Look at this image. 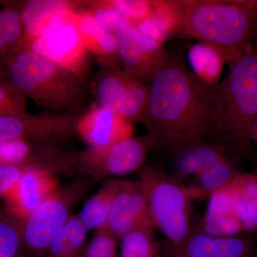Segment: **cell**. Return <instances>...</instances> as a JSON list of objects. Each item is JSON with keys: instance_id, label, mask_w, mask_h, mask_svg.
<instances>
[{"instance_id": "1", "label": "cell", "mask_w": 257, "mask_h": 257, "mask_svg": "<svg viewBox=\"0 0 257 257\" xmlns=\"http://www.w3.org/2000/svg\"><path fill=\"white\" fill-rule=\"evenodd\" d=\"M143 124L168 150L196 141L212 140L211 90L191 72L182 56L171 54L150 84Z\"/></svg>"}, {"instance_id": "2", "label": "cell", "mask_w": 257, "mask_h": 257, "mask_svg": "<svg viewBox=\"0 0 257 257\" xmlns=\"http://www.w3.org/2000/svg\"><path fill=\"white\" fill-rule=\"evenodd\" d=\"M176 37L221 51L226 64L257 40V0H179Z\"/></svg>"}, {"instance_id": "3", "label": "cell", "mask_w": 257, "mask_h": 257, "mask_svg": "<svg viewBox=\"0 0 257 257\" xmlns=\"http://www.w3.org/2000/svg\"><path fill=\"white\" fill-rule=\"evenodd\" d=\"M229 73L210 89L213 141L246 148L257 117V45L251 44L230 61Z\"/></svg>"}, {"instance_id": "4", "label": "cell", "mask_w": 257, "mask_h": 257, "mask_svg": "<svg viewBox=\"0 0 257 257\" xmlns=\"http://www.w3.org/2000/svg\"><path fill=\"white\" fill-rule=\"evenodd\" d=\"M8 78L37 105L55 112L79 115L89 102L85 80L72 71L30 51L6 57Z\"/></svg>"}, {"instance_id": "5", "label": "cell", "mask_w": 257, "mask_h": 257, "mask_svg": "<svg viewBox=\"0 0 257 257\" xmlns=\"http://www.w3.org/2000/svg\"><path fill=\"white\" fill-rule=\"evenodd\" d=\"M139 183L146 198L153 227L165 236L166 242H184L192 232L193 200L187 184L155 167L140 172Z\"/></svg>"}, {"instance_id": "6", "label": "cell", "mask_w": 257, "mask_h": 257, "mask_svg": "<svg viewBox=\"0 0 257 257\" xmlns=\"http://www.w3.org/2000/svg\"><path fill=\"white\" fill-rule=\"evenodd\" d=\"M151 134L133 137L109 147H91L67 152L53 161L52 168L85 176L100 182L112 176L133 173L143 167L150 152L156 150Z\"/></svg>"}, {"instance_id": "7", "label": "cell", "mask_w": 257, "mask_h": 257, "mask_svg": "<svg viewBox=\"0 0 257 257\" xmlns=\"http://www.w3.org/2000/svg\"><path fill=\"white\" fill-rule=\"evenodd\" d=\"M98 181L77 176L60 187L52 196L23 219V249L29 256L46 257L52 239L73 215L74 208Z\"/></svg>"}, {"instance_id": "8", "label": "cell", "mask_w": 257, "mask_h": 257, "mask_svg": "<svg viewBox=\"0 0 257 257\" xmlns=\"http://www.w3.org/2000/svg\"><path fill=\"white\" fill-rule=\"evenodd\" d=\"M80 115L45 112L32 114L0 115V144L16 140L52 144L76 134Z\"/></svg>"}, {"instance_id": "9", "label": "cell", "mask_w": 257, "mask_h": 257, "mask_svg": "<svg viewBox=\"0 0 257 257\" xmlns=\"http://www.w3.org/2000/svg\"><path fill=\"white\" fill-rule=\"evenodd\" d=\"M121 68L140 82L150 84L168 60L164 44L145 37L135 25L126 23L114 32Z\"/></svg>"}, {"instance_id": "10", "label": "cell", "mask_w": 257, "mask_h": 257, "mask_svg": "<svg viewBox=\"0 0 257 257\" xmlns=\"http://www.w3.org/2000/svg\"><path fill=\"white\" fill-rule=\"evenodd\" d=\"M22 50L42 56L85 80L90 52L84 45L74 20L46 35L25 39Z\"/></svg>"}, {"instance_id": "11", "label": "cell", "mask_w": 257, "mask_h": 257, "mask_svg": "<svg viewBox=\"0 0 257 257\" xmlns=\"http://www.w3.org/2000/svg\"><path fill=\"white\" fill-rule=\"evenodd\" d=\"M60 182L54 171L47 166L26 167L21 178L6 195L12 212L24 219L59 189Z\"/></svg>"}, {"instance_id": "12", "label": "cell", "mask_w": 257, "mask_h": 257, "mask_svg": "<svg viewBox=\"0 0 257 257\" xmlns=\"http://www.w3.org/2000/svg\"><path fill=\"white\" fill-rule=\"evenodd\" d=\"M133 121L99 104L79 116L76 134L91 147H109L133 138Z\"/></svg>"}, {"instance_id": "13", "label": "cell", "mask_w": 257, "mask_h": 257, "mask_svg": "<svg viewBox=\"0 0 257 257\" xmlns=\"http://www.w3.org/2000/svg\"><path fill=\"white\" fill-rule=\"evenodd\" d=\"M106 227L118 239L133 229L154 228L149 216L146 198L138 181L120 179Z\"/></svg>"}, {"instance_id": "14", "label": "cell", "mask_w": 257, "mask_h": 257, "mask_svg": "<svg viewBox=\"0 0 257 257\" xmlns=\"http://www.w3.org/2000/svg\"><path fill=\"white\" fill-rule=\"evenodd\" d=\"M253 246L252 240L243 234L219 237L194 229L180 244L165 243L164 251L167 257H246Z\"/></svg>"}, {"instance_id": "15", "label": "cell", "mask_w": 257, "mask_h": 257, "mask_svg": "<svg viewBox=\"0 0 257 257\" xmlns=\"http://www.w3.org/2000/svg\"><path fill=\"white\" fill-rule=\"evenodd\" d=\"M75 5L64 0H31L20 4L24 40L46 35L72 23Z\"/></svg>"}, {"instance_id": "16", "label": "cell", "mask_w": 257, "mask_h": 257, "mask_svg": "<svg viewBox=\"0 0 257 257\" xmlns=\"http://www.w3.org/2000/svg\"><path fill=\"white\" fill-rule=\"evenodd\" d=\"M119 67L102 68L98 74L94 85L98 104L133 122L143 124L145 110L120 79L117 72Z\"/></svg>"}, {"instance_id": "17", "label": "cell", "mask_w": 257, "mask_h": 257, "mask_svg": "<svg viewBox=\"0 0 257 257\" xmlns=\"http://www.w3.org/2000/svg\"><path fill=\"white\" fill-rule=\"evenodd\" d=\"M228 149L212 140H199L172 150L171 175L183 181L192 179L214 162L227 156Z\"/></svg>"}, {"instance_id": "18", "label": "cell", "mask_w": 257, "mask_h": 257, "mask_svg": "<svg viewBox=\"0 0 257 257\" xmlns=\"http://www.w3.org/2000/svg\"><path fill=\"white\" fill-rule=\"evenodd\" d=\"M74 20L84 45L102 68L121 67L115 34L101 28L84 9L75 10Z\"/></svg>"}, {"instance_id": "19", "label": "cell", "mask_w": 257, "mask_h": 257, "mask_svg": "<svg viewBox=\"0 0 257 257\" xmlns=\"http://www.w3.org/2000/svg\"><path fill=\"white\" fill-rule=\"evenodd\" d=\"M194 229L219 237L238 236L244 233L235 216L227 185L208 199L205 213L199 226Z\"/></svg>"}, {"instance_id": "20", "label": "cell", "mask_w": 257, "mask_h": 257, "mask_svg": "<svg viewBox=\"0 0 257 257\" xmlns=\"http://www.w3.org/2000/svg\"><path fill=\"white\" fill-rule=\"evenodd\" d=\"M227 187L243 232H257V174L241 172Z\"/></svg>"}, {"instance_id": "21", "label": "cell", "mask_w": 257, "mask_h": 257, "mask_svg": "<svg viewBox=\"0 0 257 257\" xmlns=\"http://www.w3.org/2000/svg\"><path fill=\"white\" fill-rule=\"evenodd\" d=\"M237 166L226 156L199 172L187 184L193 200L209 199L214 193L227 185L240 173Z\"/></svg>"}, {"instance_id": "22", "label": "cell", "mask_w": 257, "mask_h": 257, "mask_svg": "<svg viewBox=\"0 0 257 257\" xmlns=\"http://www.w3.org/2000/svg\"><path fill=\"white\" fill-rule=\"evenodd\" d=\"M134 25L145 37L160 43L176 37L179 25V0H157L151 16Z\"/></svg>"}, {"instance_id": "23", "label": "cell", "mask_w": 257, "mask_h": 257, "mask_svg": "<svg viewBox=\"0 0 257 257\" xmlns=\"http://www.w3.org/2000/svg\"><path fill=\"white\" fill-rule=\"evenodd\" d=\"M188 57L193 73L206 87L212 89L220 82L226 57L216 47L198 42L189 48Z\"/></svg>"}, {"instance_id": "24", "label": "cell", "mask_w": 257, "mask_h": 257, "mask_svg": "<svg viewBox=\"0 0 257 257\" xmlns=\"http://www.w3.org/2000/svg\"><path fill=\"white\" fill-rule=\"evenodd\" d=\"M119 180L110 178L104 181L101 188L88 199L77 214L89 231L106 227Z\"/></svg>"}, {"instance_id": "25", "label": "cell", "mask_w": 257, "mask_h": 257, "mask_svg": "<svg viewBox=\"0 0 257 257\" xmlns=\"http://www.w3.org/2000/svg\"><path fill=\"white\" fill-rule=\"evenodd\" d=\"M88 231L77 214L71 216L52 239L46 257H82Z\"/></svg>"}, {"instance_id": "26", "label": "cell", "mask_w": 257, "mask_h": 257, "mask_svg": "<svg viewBox=\"0 0 257 257\" xmlns=\"http://www.w3.org/2000/svg\"><path fill=\"white\" fill-rule=\"evenodd\" d=\"M24 37L20 4L0 2V53L7 57L22 50Z\"/></svg>"}, {"instance_id": "27", "label": "cell", "mask_w": 257, "mask_h": 257, "mask_svg": "<svg viewBox=\"0 0 257 257\" xmlns=\"http://www.w3.org/2000/svg\"><path fill=\"white\" fill-rule=\"evenodd\" d=\"M154 228L142 227L128 231L118 239L119 257H163L161 245L154 235Z\"/></svg>"}, {"instance_id": "28", "label": "cell", "mask_w": 257, "mask_h": 257, "mask_svg": "<svg viewBox=\"0 0 257 257\" xmlns=\"http://www.w3.org/2000/svg\"><path fill=\"white\" fill-rule=\"evenodd\" d=\"M22 218L0 207V257H15L23 249Z\"/></svg>"}, {"instance_id": "29", "label": "cell", "mask_w": 257, "mask_h": 257, "mask_svg": "<svg viewBox=\"0 0 257 257\" xmlns=\"http://www.w3.org/2000/svg\"><path fill=\"white\" fill-rule=\"evenodd\" d=\"M85 10L99 25L108 31L114 33L116 29L122 25L131 23L127 17L114 6L110 0L87 3Z\"/></svg>"}, {"instance_id": "30", "label": "cell", "mask_w": 257, "mask_h": 257, "mask_svg": "<svg viewBox=\"0 0 257 257\" xmlns=\"http://www.w3.org/2000/svg\"><path fill=\"white\" fill-rule=\"evenodd\" d=\"M28 113V98L9 79L0 80V115Z\"/></svg>"}, {"instance_id": "31", "label": "cell", "mask_w": 257, "mask_h": 257, "mask_svg": "<svg viewBox=\"0 0 257 257\" xmlns=\"http://www.w3.org/2000/svg\"><path fill=\"white\" fill-rule=\"evenodd\" d=\"M118 239L106 227L96 230L87 243L82 257H119Z\"/></svg>"}, {"instance_id": "32", "label": "cell", "mask_w": 257, "mask_h": 257, "mask_svg": "<svg viewBox=\"0 0 257 257\" xmlns=\"http://www.w3.org/2000/svg\"><path fill=\"white\" fill-rule=\"evenodd\" d=\"M123 14L127 17L133 25L147 20L151 16L157 1L148 0H110Z\"/></svg>"}, {"instance_id": "33", "label": "cell", "mask_w": 257, "mask_h": 257, "mask_svg": "<svg viewBox=\"0 0 257 257\" xmlns=\"http://www.w3.org/2000/svg\"><path fill=\"white\" fill-rule=\"evenodd\" d=\"M31 145L25 140L0 144V163L21 166L30 157Z\"/></svg>"}, {"instance_id": "34", "label": "cell", "mask_w": 257, "mask_h": 257, "mask_svg": "<svg viewBox=\"0 0 257 257\" xmlns=\"http://www.w3.org/2000/svg\"><path fill=\"white\" fill-rule=\"evenodd\" d=\"M117 72L120 79L127 88L128 92L131 93L132 95L143 108L145 114L150 92L149 84L140 82L133 76L125 72L121 67L118 68Z\"/></svg>"}, {"instance_id": "35", "label": "cell", "mask_w": 257, "mask_h": 257, "mask_svg": "<svg viewBox=\"0 0 257 257\" xmlns=\"http://www.w3.org/2000/svg\"><path fill=\"white\" fill-rule=\"evenodd\" d=\"M25 167L0 163V196L5 195L16 185Z\"/></svg>"}, {"instance_id": "36", "label": "cell", "mask_w": 257, "mask_h": 257, "mask_svg": "<svg viewBox=\"0 0 257 257\" xmlns=\"http://www.w3.org/2000/svg\"><path fill=\"white\" fill-rule=\"evenodd\" d=\"M8 78L6 69V57L0 53V80Z\"/></svg>"}, {"instance_id": "37", "label": "cell", "mask_w": 257, "mask_h": 257, "mask_svg": "<svg viewBox=\"0 0 257 257\" xmlns=\"http://www.w3.org/2000/svg\"><path fill=\"white\" fill-rule=\"evenodd\" d=\"M250 141L253 142L257 146V117L253 121L250 132Z\"/></svg>"}, {"instance_id": "38", "label": "cell", "mask_w": 257, "mask_h": 257, "mask_svg": "<svg viewBox=\"0 0 257 257\" xmlns=\"http://www.w3.org/2000/svg\"><path fill=\"white\" fill-rule=\"evenodd\" d=\"M15 257H30L28 256V254H27L25 252V251H23V250H22L21 251H20L19 252L18 254Z\"/></svg>"}, {"instance_id": "39", "label": "cell", "mask_w": 257, "mask_h": 257, "mask_svg": "<svg viewBox=\"0 0 257 257\" xmlns=\"http://www.w3.org/2000/svg\"><path fill=\"white\" fill-rule=\"evenodd\" d=\"M246 257H257V253H253L251 252V253H249V254H248Z\"/></svg>"}, {"instance_id": "40", "label": "cell", "mask_w": 257, "mask_h": 257, "mask_svg": "<svg viewBox=\"0 0 257 257\" xmlns=\"http://www.w3.org/2000/svg\"><path fill=\"white\" fill-rule=\"evenodd\" d=\"M163 257H167V255H166V253L165 254V256H164Z\"/></svg>"}]
</instances>
